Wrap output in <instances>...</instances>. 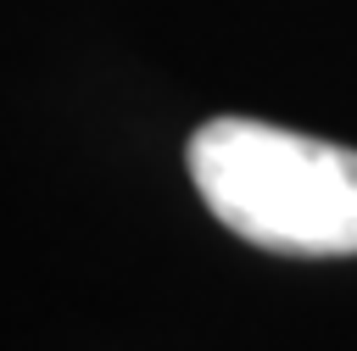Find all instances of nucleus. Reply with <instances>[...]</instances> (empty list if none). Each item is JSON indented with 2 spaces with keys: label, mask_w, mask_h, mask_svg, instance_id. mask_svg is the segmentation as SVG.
<instances>
[{
  "label": "nucleus",
  "mask_w": 357,
  "mask_h": 351,
  "mask_svg": "<svg viewBox=\"0 0 357 351\" xmlns=\"http://www.w3.org/2000/svg\"><path fill=\"white\" fill-rule=\"evenodd\" d=\"M190 178L212 217L262 251H357V150L251 117H218L190 139Z\"/></svg>",
  "instance_id": "f257e3e1"
}]
</instances>
